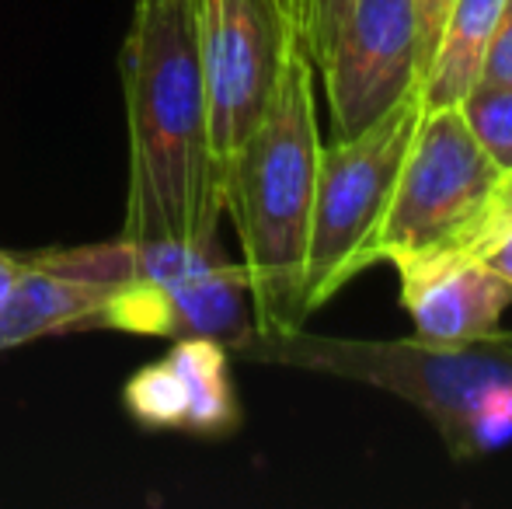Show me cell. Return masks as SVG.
Segmentation results:
<instances>
[{
    "mask_svg": "<svg viewBox=\"0 0 512 509\" xmlns=\"http://www.w3.org/2000/svg\"><path fill=\"white\" fill-rule=\"evenodd\" d=\"M119 70L129 119L122 238L213 245L223 217V161L209 140L192 0L136 4Z\"/></svg>",
    "mask_w": 512,
    "mask_h": 509,
    "instance_id": "obj_1",
    "label": "cell"
},
{
    "mask_svg": "<svg viewBox=\"0 0 512 509\" xmlns=\"http://www.w3.org/2000/svg\"><path fill=\"white\" fill-rule=\"evenodd\" d=\"M321 129L314 60L297 46L262 123L223 161V210L241 238L255 328L293 335L304 325V272Z\"/></svg>",
    "mask_w": 512,
    "mask_h": 509,
    "instance_id": "obj_2",
    "label": "cell"
},
{
    "mask_svg": "<svg viewBox=\"0 0 512 509\" xmlns=\"http://www.w3.org/2000/svg\"><path fill=\"white\" fill-rule=\"evenodd\" d=\"M422 119L418 91L349 140L321 143L310 206L304 311L314 314L363 269L377 265V234L391 206L398 171Z\"/></svg>",
    "mask_w": 512,
    "mask_h": 509,
    "instance_id": "obj_3",
    "label": "cell"
},
{
    "mask_svg": "<svg viewBox=\"0 0 512 509\" xmlns=\"http://www.w3.org/2000/svg\"><path fill=\"white\" fill-rule=\"evenodd\" d=\"M499 182L502 171L478 147L457 105L422 109L377 234V262L467 252Z\"/></svg>",
    "mask_w": 512,
    "mask_h": 509,
    "instance_id": "obj_4",
    "label": "cell"
},
{
    "mask_svg": "<svg viewBox=\"0 0 512 509\" xmlns=\"http://www.w3.org/2000/svg\"><path fill=\"white\" fill-rule=\"evenodd\" d=\"M105 328L234 346L255 328L248 276L223 262L216 241H129V279L108 307Z\"/></svg>",
    "mask_w": 512,
    "mask_h": 509,
    "instance_id": "obj_5",
    "label": "cell"
},
{
    "mask_svg": "<svg viewBox=\"0 0 512 509\" xmlns=\"http://www.w3.org/2000/svg\"><path fill=\"white\" fill-rule=\"evenodd\" d=\"M209 140L220 161L262 123L300 42L276 0H192Z\"/></svg>",
    "mask_w": 512,
    "mask_h": 509,
    "instance_id": "obj_6",
    "label": "cell"
},
{
    "mask_svg": "<svg viewBox=\"0 0 512 509\" xmlns=\"http://www.w3.org/2000/svg\"><path fill=\"white\" fill-rule=\"evenodd\" d=\"M324 77L331 140H349L418 91L411 0H345L310 49Z\"/></svg>",
    "mask_w": 512,
    "mask_h": 509,
    "instance_id": "obj_7",
    "label": "cell"
},
{
    "mask_svg": "<svg viewBox=\"0 0 512 509\" xmlns=\"http://www.w3.org/2000/svg\"><path fill=\"white\" fill-rule=\"evenodd\" d=\"M401 307L425 346L457 349L495 335L512 304V286L471 252H432L394 265Z\"/></svg>",
    "mask_w": 512,
    "mask_h": 509,
    "instance_id": "obj_8",
    "label": "cell"
},
{
    "mask_svg": "<svg viewBox=\"0 0 512 509\" xmlns=\"http://www.w3.org/2000/svg\"><path fill=\"white\" fill-rule=\"evenodd\" d=\"M126 408L150 429L220 436L237 426V398L227 353L213 339H178L154 367L126 384Z\"/></svg>",
    "mask_w": 512,
    "mask_h": 509,
    "instance_id": "obj_9",
    "label": "cell"
},
{
    "mask_svg": "<svg viewBox=\"0 0 512 509\" xmlns=\"http://www.w3.org/2000/svg\"><path fill=\"white\" fill-rule=\"evenodd\" d=\"M119 286L77 276L56 265L49 252L28 255V269L18 279L7 304L0 307V353L28 346L46 335L105 328Z\"/></svg>",
    "mask_w": 512,
    "mask_h": 509,
    "instance_id": "obj_10",
    "label": "cell"
},
{
    "mask_svg": "<svg viewBox=\"0 0 512 509\" xmlns=\"http://www.w3.org/2000/svg\"><path fill=\"white\" fill-rule=\"evenodd\" d=\"M506 0H453L439 32V46L418 84L422 109L457 105L481 81L485 56Z\"/></svg>",
    "mask_w": 512,
    "mask_h": 509,
    "instance_id": "obj_11",
    "label": "cell"
},
{
    "mask_svg": "<svg viewBox=\"0 0 512 509\" xmlns=\"http://www.w3.org/2000/svg\"><path fill=\"white\" fill-rule=\"evenodd\" d=\"M471 136L488 154V161L512 175V84L485 81L481 77L471 91L457 102Z\"/></svg>",
    "mask_w": 512,
    "mask_h": 509,
    "instance_id": "obj_12",
    "label": "cell"
},
{
    "mask_svg": "<svg viewBox=\"0 0 512 509\" xmlns=\"http://www.w3.org/2000/svg\"><path fill=\"white\" fill-rule=\"evenodd\" d=\"M453 0H411V14H415V53H418V84H422L425 70H429L432 56L439 46V32L450 14Z\"/></svg>",
    "mask_w": 512,
    "mask_h": 509,
    "instance_id": "obj_13",
    "label": "cell"
},
{
    "mask_svg": "<svg viewBox=\"0 0 512 509\" xmlns=\"http://www.w3.org/2000/svg\"><path fill=\"white\" fill-rule=\"evenodd\" d=\"M481 77H485V81L512 84V0L502 4L499 25H495V35H492V46H488Z\"/></svg>",
    "mask_w": 512,
    "mask_h": 509,
    "instance_id": "obj_14",
    "label": "cell"
},
{
    "mask_svg": "<svg viewBox=\"0 0 512 509\" xmlns=\"http://www.w3.org/2000/svg\"><path fill=\"white\" fill-rule=\"evenodd\" d=\"M471 255L481 258L488 269L499 272L512 286V224H502V227H495L492 234H485V238L471 248Z\"/></svg>",
    "mask_w": 512,
    "mask_h": 509,
    "instance_id": "obj_15",
    "label": "cell"
},
{
    "mask_svg": "<svg viewBox=\"0 0 512 509\" xmlns=\"http://www.w3.org/2000/svg\"><path fill=\"white\" fill-rule=\"evenodd\" d=\"M502 224H512V175H502V182H499V189H495L492 203H488V213H485V220H481L478 238L471 241V248ZM471 248H467V252H471Z\"/></svg>",
    "mask_w": 512,
    "mask_h": 509,
    "instance_id": "obj_16",
    "label": "cell"
},
{
    "mask_svg": "<svg viewBox=\"0 0 512 509\" xmlns=\"http://www.w3.org/2000/svg\"><path fill=\"white\" fill-rule=\"evenodd\" d=\"M342 4L345 0H307V18H304V49L307 53L324 35V28L335 21V14L342 11Z\"/></svg>",
    "mask_w": 512,
    "mask_h": 509,
    "instance_id": "obj_17",
    "label": "cell"
},
{
    "mask_svg": "<svg viewBox=\"0 0 512 509\" xmlns=\"http://www.w3.org/2000/svg\"><path fill=\"white\" fill-rule=\"evenodd\" d=\"M28 269V255H14V252H0V307L7 304V297L14 293L18 279Z\"/></svg>",
    "mask_w": 512,
    "mask_h": 509,
    "instance_id": "obj_18",
    "label": "cell"
},
{
    "mask_svg": "<svg viewBox=\"0 0 512 509\" xmlns=\"http://www.w3.org/2000/svg\"><path fill=\"white\" fill-rule=\"evenodd\" d=\"M279 4V11L290 18V25H293V32L300 35V42H304V18H307V0H276Z\"/></svg>",
    "mask_w": 512,
    "mask_h": 509,
    "instance_id": "obj_19",
    "label": "cell"
},
{
    "mask_svg": "<svg viewBox=\"0 0 512 509\" xmlns=\"http://www.w3.org/2000/svg\"><path fill=\"white\" fill-rule=\"evenodd\" d=\"M136 4H161V0H136Z\"/></svg>",
    "mask_w": 512,
    "mask_h": 509,
    "instance_id": "obj_20",
    "label": "cell"
}]
</instances>
